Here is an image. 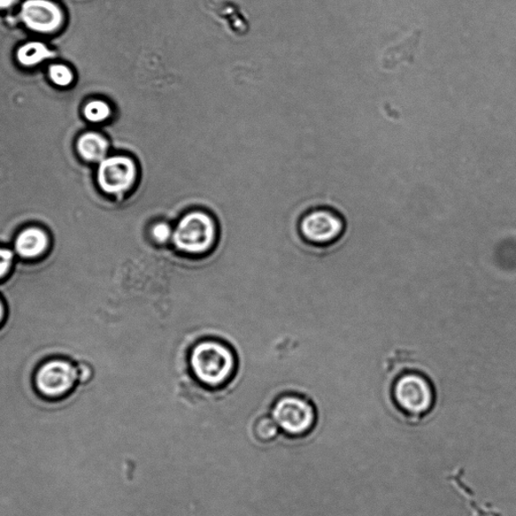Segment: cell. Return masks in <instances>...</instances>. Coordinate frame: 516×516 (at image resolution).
<instances>
[{"instance_id":"14","label":"cell","mask_w":516,"mask_h":516,"mask_svg":"<svg viewBox=\"0 0 516 516\" xmlns=\"http://www.w3.org/2000/svg\"><path fill=\"white\" fill-rule=\"evenodd\" d=\"M49 74L51 80L61 87L68 86L73 81L72 72L64 65L51 66Z\"/></svg>"},{"instance_id":"10","label":"cell","mask_w":516,"mask_h":516,"mask_svg":"<svg viewBox=\"0 0 516 516\" xmlns=\"http://www.w3.org/2000/svg\"><path fill=\"white\" fill-rule=\"evenodd\" d=\"M80 155L90 161H102L109 152V142L102 135L90 133L84 135L78 142Z\"/></svg>"},{"instance_id":"15","label":"cell","mask_w":516,"mask_h":516,"mask_svg":"<svg viewBox=\"0 0 516 516\" xmlns=\"http://www.w3.org/2000/svg\"><path fill=\"white\" fill-rule=\"evenodd\" d=\"M171 235H172L171 227H169L167 225V223L160 222L152 227V236L160 243H164L168 242V238L171 237Z\"/></svg>"},{"instance_id":"11","label":"cell","mask_w":516,"mask_h":516,"mask_svg":"<svg viewBox=\"0 0 516 516\" xmlns=\"http://www.w3.org/2000/svg\"><path fill=\"white\" fill-rule=\"evenodd\" d=\"M53 56L43 43L32 42L22 45L18 51L20 63L25 66H34Z\"/></svg>"},{"instance_id":"18","label":"cell","mask_w":516,"mask_h":516,"mask_svg":"<svg viewBox=\"0 0 516 516\" xmlns=\"http://www.w3.org/2000/svg\"><path fill=\"white\" fill-rule=\"evenodd\" d=\"M3 317H4V307L2 303H0V321H2Z\"/></svg>"},{"instance_id":"13","label":"cell","mask_w":516,"mask_h":516,"mask_svg":"<svg viewBox=\"0 0 516 516\" xmlns=\"http://www.w3.org/2000/svg\"><path fill=\"white\" fill-rule=\"evenodd\" d=\"M84 115L91 122H102L110 119L111 109L102 100H94L85 106Z\"/></svg>"},{"instance_id":"12","label":"cell","mask_w":516,"mask_h":516,"mask_svg":"<svg viewBox=\"0 0 516 516\" xmlns=\"http://www.w3.org/2000/svg\"><path fill=\"white\" fill-rule=\"evenodd\" d=\"M280 430L274 418L261 417L254 422L252 435L258 442L268 444L279 437Z\"/></svg>"},{"instance_id":"16","label":"cell","mask_w":516,"mask_h":516,"mask_svg":"<svg viewBox=\"0 0 516 516\" xmlns=\"http://www.w3.org/2000/svg\"><path fill=\"white\" fill-rule=\"evenodd\" d=\"M13 254L9 250L0 249V277L9 272L12 263Z\"/></svg>"},{"instance_id":"1","label":"cell","mask_w":516,"mask_h":516,"mask_svg":"<svg viewBox=\"0 0 516 516\" xmlns=\"http://www.w3.org/2000/svg\"><path fill=\"white\" fill-rule=\"evenodd\" d=\"M387 377L389 405L404 422L418 425L434 412L438 400L436 385L418 362L392 358Z\"/></svg>"},{"instance_id":"9","label":"cell","mask_w":516,"mask_h":516,"mask_svg":"<svg viewBox=\"0 0 516 516\" xmlns=\"http://www.w3.org/2000/svg\"><path fill=\"white\" fill-rule=\"evenodd\" d=\"M49 245V238L43 230L28 228L18 236L15 249L20 256L32 258L41 256Z\"/></svg>"},{"instance_id":"7","label":"cell","mask_w":516,"mask_h":516,"mask_svg":"<svg viewBox=\"0 0 516 516\" xmlns=\"http://www.w3.org/2000/svg\"><path fill=\"white\" fill-rule=\"evenodd\" d=\"M76 380V369L69 362L53 360L38 371L37 387L43 395L57 397L70 390Z\"/></svg>"},{"instance_id":"4","label":"cell","mask_w":516,"mask_h":516,"mask_svg":"<svg viewBox=\"0 0 516 516\" xmlns=\"http://www.w3.org/2000/svg\"><path fill=\"white\" fill-rule=\"evenodd\" d=\"M191 364L198 379L209 385L227 380L234 360L228 349L217 343H202L192 353Z\"/></svg>"},{"instance_id":"17","label":"cell","mask_w":516,"mask_h":516,"mask_svg":"<svg viewBox=\"0 0 516 516\" xmlns=\"http://www.w3.org/2000/svg\"><path fill=\"white\" fill-rule=\"evenodd\" d=\"M17 0H0V9H7L12 6Z\"/></svg>"},{"instance_id":"6","label":"cell","mask_w":516,"mask_h":516,"mask_svg":"<svg viewBox=\"0 0 516 516\" xmlns=\"http://www.w3.org/2000/svg\"><path fill=\"white\" fill-rule=\"evenodd\" d=\"M137 178H140V168L130 157L104 159L98 168L99 186L109 194H123L134 187Z\"/></svg>"},{"instance_id":"3","label":"cell","mask_w":516,"mask_h":516,"mask_svg":"<svg viewBox=\"0 0 516 516\" xmlns=\"http://www.w3.org/2000/svg\"><path fill=\"white\" fill-rule=\"evenodd\" d=\"M300 230L310 242L332 248L344 240L348 222L334 208L321 207L306 215L300 223Z\"/></svg>"},{"instance_id":"2","label":"cell","mask_w":516,"mask_h":516,"mask_svg":"<svg viewBox=\"0 0 516 516\" xmlns=\"http://www.w3.org/2000/svg\"><path fill=\"white\" fill-rule=\"evenodd\" d=\"M273 418L286 435L295 438L312 434L318 422L314 405L299 397L280 399L274 407Z\"/></svg>"},{"instance_id":"8","label":"cell","mask_w":516,"mask_h":516,"mask_svg":"<svg viewBox=\"0 0 516 516\" xmlns=\"http://www.w3.org/2000/svg\"><path fill=\"white\" fill-rule=\"evenodd\" d=\"M20 15L30 29L43 33L56 29L63 18L59 7L49 0H27L21 6Z\"/></svg>"},{"instance_id":"5","label":"cell","mask_w":516,"mask_h":516,"mask_svg":"<svg viewBox=\"0 0 516 516\" xmlns=\"http://www.w3.org/2000/svg\"><path fill=\"white\" fill-rule=\"evenodd\" d=\"M215 235L214 223L203 212H192L176 226L174 242L178 249L189 253H202L210 248Z\"/></svg>"}]
</instances>
